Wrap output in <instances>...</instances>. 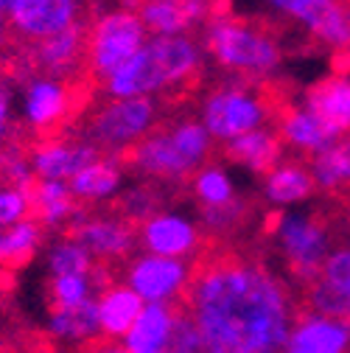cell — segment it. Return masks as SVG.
<instances>
[{
  "mask_svg": "<svg viewBox=\"0 0 350 353\" xmlns=\"http://www.w3.org/2000/svg\"><path fill=\"white\" fill-rule=\"evenodd\" d=\"M165 129H168L171 141L177 143L180 154H183V157H185L196 171L207 165L210 152H213V141H210V135L205 132V126H202L199 121L183 118V121H174V123H171V126H165Z\"/></svg>",
  "mask_w": 350,
  "mask_h": 353,
  "instance_id": "cell-27",
  "label": "cell"
},
{
  "mask_svg": "<svg viewBox=\"0 0 350 353\" xmlns=\"http://www.w3.org/2000/svg\"><path fill=\"white\" fill-rule=\"evenodd\" d=\"M191 278V263L177 258L138 255L126 267V286L132 289L146 305L180 300Z\"/></svg>",
  "mask_w": 350,
  "mask_h": 353,
  "instance_id": "cell-9",
  "label": "cell"
},
{
  "mask_svg": "<svg viewBox=\"0 0 350 353\" xmlns=\"http://www.w3.org/2000/svg\"><path fill=\"white\" fill-rule=\"evenodd\" d=\"M48 328L54 336L68 339V342H93L101 334L96 297L79 305H70V308H51Z\"/></svg>",
  "mask_w": 350,
  "mask_h": 353,
  "instance_id": "cell-25",
  "label": "cell"
},
{
  "mask_svg": "<svg viewBox=\"0 0 350 353\" xmlns=\"http://www.w3.org/2000/svg\"><path fill=\"white\" fill-rule=\"evenodd\" d=\"M3 42H6V17L0 12V48H3Z\"/></svg>",
  "mask_w": 350,
  "mask_h": 353,
  "instance_id": "cell-35",
  "label": "cell"
},
{
  "mask_svg": "<svg viewBox=\"0 0 350 353\" xmlns=\"http://www.w3.org/2000/svg\"><path fill=\"white\" fill-rule=\"evenodd\" d=\"M309 168L317 188H322L331 202H339L342 208L350 202V138H339L317 152L309 160Z\"/></svg>",
  "mask_w": 350,
  "mask_h": 353,
  "instance_id": "cell-19",
  "label": "cell"
},
{
  "mask_svg": "<svg viewBox=\"0 0 350 353\" xmlns=\"http://www.w3.org/2000/svg\"><path fill=\"white\" fill-rule=\"evenodd\" d=\"M146 28L132 3H123L107 9L101 17L90 23L87 34V76L90 81H104L112 70L126 65L143 46H146Z\"/></svg>",
  "mask_w": 350,
  "mask_h": 353,
  "instance_id": "cell-6",
  "label": "cell"
},
{
  "mask_svg": "<svg viewBox=\"0 0 350 353\" xmlns=\"http://www.w3.org/2000/svg\"><path fill=\"white\" fill-rule=\"evenodd\" d=\"M99 305V328L107 339H121L135 328L138 317L143 314L146 303L129 289L126 283H110L96 297Z\"/></svg>",
  "mask_w": 350,
  "mask_h": 353,
  "instance_id": "cell-18",
  "label": "cell"
},
{
  "mask_svg": "<svg viewBox=\"0 0 350 353\" xmlns=\"http://www.w3.org/2000/svg\"><path fill=\"white\" fill-rule=\"evenodd\" d=\"M336 219H344V208L339 202H333L331 210H320L314 216H269L267 230L275 236V244L280 247L286 270L291 272V281H297V289H305L320 278L322 263L331 255L328 230Z\"/></svg>",
  "mask_w": 350,
  "mask_h": 353,
  "instance_id": "cell-3",
  "label": "cell"
},
{
  "mask_svg": "<svg viewBox=\"0 0 350 353\" xmlns=\"http://www.w3.org/2000/svg\"><path fill=\"white\" fill-rule=\"evenodd\" d=\"M160 118V104L154 99H107L90 107L81 118L79 141L96 146L101 154H115L118 160L135 149Z\"/></svg>",
  "mask_w": 350,
  "mask_h": 353,
  "instance_id": "cell-5",
  "label": "cell"
},
{
  "mask_svg": "<svg viewBox=\"0 0 350 353\" xmlns=\"http://www.w3.org/2000/svg\"><path fill=\"white\" fill-rule=\"evenodd\" d=\"M12 123V96H9V87L0 81V138L9 132Z\"/></svg>",
  "mask_w": 350,
  "mask_h": 353,
  "instance_id": "cell-33",
  "label": "cell"
},
{
  "mask_svg": "<svg viewBox=\"0 0 350 353\" xmlns=\"http://www.w3.org/2000/svg\"><path fill=\"white\" fill-rule=\"evenodd\" d=\"M314 188H317V183L311 176L309 163L305 160H283L275 171L267 174L264 196L275 205H291V202L311 196Z\"/></svg>",
  "mask_w": 350,
  "mask_h": 353,
  "instance_id": "cell-24",
  "label": "cell"
},
{
  "mask_svg": "<svg viewBox=\"0 0 350 353\" xmlns=\"http://www.w3.org/2000/svg\"><path fill=\"white\" fill-rule=\"evenodd\" d=\"M42 244V228L34 222V219H25V222L0 230V267H17V263H25Z\"/></svg>",
  "mask_w": 350,
  "mask_h": 353,
  "instance_id": "cell-26",
  "label": "cell"
},
{
  "mask_svg": "<svg viewBox=\"0 0 350 353\" xmlns=\"http://www.w3.org/2000/svg\"><path fill=\"white\" fill-rule=\"evenodd\" d=\"M320 281L344 303L347 314H350V247H336L322 263Z\"/></svg>",
  "mask_w": 350,
  "mask_h": 353,
  "instance_id": "cell-30",
  "label": "cell"
},
{
  "mask_svg": "<svg viewBox=\"0 0 350 353\" xmlns=\"http://www.w3.org/2000/svg\"><path fill=\"white\" fill-rule=\"evenodd\" d=\"M225 157L258 174H269L283 163V141L275 129L264 126V129H255L249 135H241L225 143Z\"/></svg>",
  "mask_w": 350,
  "mask_h": 353,
  "instance_id": "cell-20",
  "label": "cell"
},
{
  "mask_svg": "<svg viewBox=\"0 0 350 353\" xmlns=\"http://www.w3.org/2000/svg\"><path fill=\"white\" fill-rule=\"evenodd\" d=\"M174 323H177V300L152 303L143 308L135 328L123 336V347L129 353H171Z\"/></svg>",
  "mask_w": 350,
  "mask_h": 353,
  "instance_id": "cell-17",
  "label": "cell"
},
{
  "mask_svg": "<svg viewBox=\"0 0 350 353\" xmlns=\"http://www.w3.org/2000/svg\"><path fill=\"white\" fill-rule=\"evenodd\" d=\"M99 157H104V154L96 146L84 143L79 138H48V141H39L34 146L28 165H31L34 180L70 183L81 168L96 163Z\"/></svg>",
  "mask_w": 350,
  "mask_h": 353,
  "instance_id": "cell-12",
  "label": "cell"
},
{
  "mask_svg": "<svg viewBox=\"0 0 350 353\" xmlns=\"http://www.w3.org/2000/svg\"><path fill=\"white\" fill-rule=\"evenodd\" d=\"M138 244L146 250V255L157 258H177L185 261L191 252L202 250V233L191 219L180 213H154L141 225Z\"/></svg>",
  "mask_w": 350,
  "mask_h": 353,
  "instance_id": "cell-13",
  "label": "cell"
},
{
  "mask_svg": "<svg viewBox=\"0 0 350 353\" xmlns=\"http://www.w3.org/2000/svg\"><path fill=\"white\" fill-rule=\"evenodd\" d=\"M121 160L129 163L132 168H138L143 176H149V180L157 183V185H185L188 180H194V174H196V168L180 154L177 143L171 141L165 126H160V129L152 132V135H146Z\"/></svg>",
  "mask_w": 350,
  "mask_h": 353,
  "instance_id": "cell-10",
  "label": "cell"
},
{
  "mask_svg": "<svg viewBox=\"0 0 350 353\" xmlns=\"http://www.w3.org/2000/svg\"><path fill=\"white\" fill-rule=\"evenodd\" d=\"M93 297L90 275H54L51 281V308H70Z\"/></svg>",
  "mask_w": 350,
  "mask_h": 353,
  "instance_id": "cell-31",
  "label": "cell"
},
{
  "mask_svg": "<svg viewBox=\"0 0 350 353\" xmlns=\"http://www.w3.org/2000/svg\"><path fill=\"white\" fill-rule=\"evenodd\" d=\"M205 353H278L300 317L297 294L247 252L202 244L183 292Z\"/></svg>",
  "mask_w": 350,
  "mask_h": 353,
  "instance_id": "cell-1",
  "label": "cell"
},
{
  "mask_svg": "<svg viewBox=\"0 0 350 353\" xmlns=\"http://www.w3.org/2000/svg\"><path fill=\"white\" fill-rule=\"evenodd\" d=\"M68 239L79 241L93 258H101L107 263L126 258L135 250L138 233L135 228L123 222L121 216H104V213H76V219L70 222Z\"/></svg>",
  "mask_w": 350,
  "mask_h": 353,
  "instance_id": "cell-11",
  "label": "cell"
},
{
  "mask_svg": "<svg viewBox=\"0 0 350 353\" xmlns=\"http://www.w3.org/2000/svg\"><path fill=\"white\" fill-rule=\"evenodd\" d=\"M344 222H347V230H350V202L344 205Z\"/></svg>",
  "mask_w": 350,
  "mask_h": 353,
  "instance_id": "cell-36",
  "label": "cell"
},
{
  "mask_svg": "<svg viewBox=\"0 0 350 353\" xmlns=\"http://www.w3.org/2000/svg\"><path fill=\"white\" fill-rule=\"evenodd\" d=\"M123 183V160L118 157H99L87 168H81L68 183L70 194L81 202H101L115 196V191Z\"/></svg>",
  "mask_w": 350,
  "mask_h": 353,
  "instance_id": "cell-23",
  "label": "cell"
},
{
  "mask_svg": "<svg viewBox=\"0 0 350 353\" xmlns=\"http://www.w3.org/2000/svg\"><path fill=\"white\" fill-rule=\"evenodd\" d=\"M79 87L81 84L45 79V76L25 79V90H23L25 123L48 141V135H54L59 126H65L73 118V112L79 110V104H81L76 99Z\"/></svg>",
  "mask_w": 350,
  "mask_h": 353,
  "instance_id": "cell-8",
  "label": "cell"
},
{
  "mask_svg": "<svg viewBox=\"0 0 350 353\" xmlns=\"http://www.w3.org/2000/svg\"><path fill=\"white\" fill-rule=\"evenodd\" d=\"M146 34L154 37H183L194 26L207 23L213 6L199 0H149L135 6Z\"/></svg>",
  "mask_w": 350,
  "mask_h": 353,
  "instance_id": "cell-14",
  "label": "cell"
},
{
  "mask_svg": "<svg viewBox=\"0 0 350 353\" xmlns=\"http://www.w3.org/2000/svg\"><path fill=\"white\" fill-rule=\"evenodd\" d=\"M350 345V325L317 317V314H300L289 339L286 353H344Z\"/></svg>",
  "mask_w": 350,
  "mask_h": 353,
  "instance_id": "cell-16",
  "label": "cell"
},
{
  "mask_svg": "<svg viewBox=\"0 0 350 353\" xmlns=\"http://www.w3.org/2000/svg\"><path fill=\"white\" fill-rule=\"evenodd\" d=\"M275 132L280 135L283 146L291 143L294 149L311 152V157H314L317 152L328 149L333 141H339V138H331V135H328L325 126H322L309 110H305V107H294V104H289V107L280 110V115H278V121H275Z\"/></svg>",
  "mask_w": 350,
  "mask_h": 353,
  "instance_id": "cell-21",
  "label": "cell"
},
{
  "mask_svg": "<svg viewBox=\"0 0 350 353\" xmlns=\"http://www.w3.org/2000/svg\"><path fill=\"white\" fill-rule=\"evenodd\" d=\"M191 188H194V196L205 205V208H227L233 199H236V188H233V180L227 176L225 168L218 165H205L194 174L191 180Z\"/></svg>",
  "mask_w": 350,
  "mask_h": 353,
  "instance_id": "cell-28",
  "label": "cell"
},
{
  "mask_svg": "<svg viewBox=\"0 0 350 353\" xmlns=\"http://www.w3.org/2000/svg\"><path fill=\"white\" fill-rule=\"evenodd\" d=\"M305 110H309L331 138H342L350 132V76L331 73L317 81L305 93Z\"/></svg>",
  "mask_w": 350,
  "mask_h": 353,
  "instance_id": "cell-15",
  "label": "cell"
},
{
  "mask_svg": "<svg viewBox=\"0 0 350 353\" xmlns=\"http://www.w3.org/2000/svg\"><path fill=\"white\" fill-rule=\"evenodd\" d=\"M280 96L269 81H258L255 90H249L247 81L216 87L202 101V126L210 141L230 143L241 135H249L255 129H264V123L278 112Z\"/></svg>",
  "mask_w": 350,
  "mask_h": 353,
  "instance_id": "cell-4",
  "label": "cell"
},
{
  "mask_svg": "<svg viewBox=\"0 0 350 353\" xmlns=\"http://www.w3.org/2000/svg\"><path fill=\"white\" fill-rule=\"evenodd\" d=\"M28 213H31V205H28V194L25 191L0 185V230L25 222Z\"/></svg>",
  "mask_w": 350,
  "mask_h": 353,
  "instance_id": "cell-32",
  "label": "cell"
},
{
  "mask_svg": "<svg viewBox=\"0 0 350 353\" xmlns=\"http://www.w3.org/2000/svg\"><path fill=\"white\" fill-rule=\"evenodd\" d=\"M48 263H51L54 275H93V270H96V258L79 241H73L68 236L51 247Z\"/></svg>",
  "mask_w": 350,
  "mask_h": 353,
  "instance_id": "cell-29",
  "label": "cell"
},
{
  "mask_svg": "<svg viewBox=\"0 0 350 353\" xmlns=\"http://www.w3.org/2000/svg\"><path fill=\"white\" fill-rule=\"evenodd\" d=\"M28 205H31V219L42 228H59L65 222H73L79 205L76 196L70 194L68 183H42L34 180V185L28 188Z\"/></svg>",
  "mask_w": 350,
  "mask_h": 353,
  "instance_id": "cell-22",
  "label": "cell"
},
{
  "mask_svg": "<svg viewBox=\"0 0 350 353\" xmlns=\"http://www.w3.org/2000/svg\"><path fill=\"white\" fill-rule=\"evenodd\" d=\"M205 23L210 57L241 81H264L280 65V42L267 17H238L230 6H216Z\"/></svg>",
  "mask_w": 350,
  "mask_h": 353,
  "instance_id": "cell-2",
  "label": "cell"
},
{
  "mask_svg": "<svg viewBox=\"0 0 350 353\" xmlns=\"http://www.w3.org/2000/svg\"><path fill=\"white\" fill-rule=\"evenodd\" d=\"M84 353H129V350H126L121 342L101 336V339H93V342H90V347H87Z\"/></svg>",
  "mask_w": 350,
  "mask_h": 353,
  "instance_id": "cell-34",
  "label": "cell"
},
{
  "mask_svg": "<svg viewBox=\"0 0 350 353\" xmlns=\"http://www.w3.org/2000/svg\"><path fill=\"white\" fill-rule=\"evenodd\" d=\"M0 12L12 34L31 46V42L56 37L84 20L81 12H87V6L76 0H0Z\"/></svg>",
  "mask_w": 350,
  "mask_h": 353,
  "instance_id": "cell-7",
  "label": "cell"
}]
</instances>
